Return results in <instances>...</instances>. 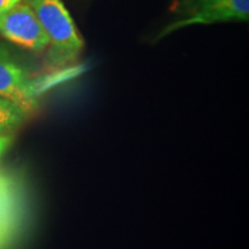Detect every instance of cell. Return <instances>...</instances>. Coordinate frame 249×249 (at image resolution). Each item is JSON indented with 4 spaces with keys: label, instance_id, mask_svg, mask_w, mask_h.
<instances>
[{
    "label": "cell",
    "instance_id": "cell-1",
    "mask_svg": "<svg viewBox=\"0 0 249 249\" xmlns=\"http://www.w3.org/2000/svg\"><path fill=\"white\" fill-rule=\"evenodd\" d=\"M49 40L46 67L53 71L70 68L79 60L85 40L61 0H28Z\"/></svg>",
    "mask_w": 249,
    "mask_h": 249
},
{
    "label": "cell",
    "instance_id": "cell-2",
    "mask_svg": "<svg viewBox=\"0 0 249 249\" xmlns=\"http://www.w3.org/2000/svg\"><path fill=\"white\" fill-rule=\"evenodd\" d=\"M76 70L59 71L45 77H35L18 60L5 44L0 42V97L14 102L28 114L37 107L42 92L60 81L68 80Z\"/></svg>",
    "mask_w": 249,
    "mask_h": 249
},
{
    "label": "cell",
    "instance_id": "cell-3",
    "mask_svg": "<svg viewBox=\"0 0 249 249\" xmlns=\"http://www.w3.org/2000/svg\"><path fill=\"white\" fill-rule=\"evenodd\" d=\"M171 20L156 35V40L193 26L220 22H247L249 0H174Z\"/></svg>",
    "mask_w": 249,
    "mask_h": 249
},
{
    "label": "cell",
    "instance_id": "cell-4",
    "mask_svg": "<svg viewBox=\"0 0 249 249\" xmlns=\"http://www.w3.org/2000/svg\"><path fill=\"white\" fill-rule=\"evenodd\" d=\"M0 35L33 52H43L49 48L48 37L35 12L24 0L0 14Z\"/></svg>",
    "mask_w": 249,
    "mask_h": 249
},
{
    "label": "cell",
    "instance_id": "cell-5",
    "mask_svg": "<svg viewBox=\"0 0 249 249\" xmlns=\"http://www.w3.org/2000/svg\"><path fill=\"white\" fill-rule=\"evenodd\" d=\"M23 218V201L20 185L13 177L0 172V230L17 233Z\"/></svg>",
    "mask_w": 249,
    "mask_h": 249
},
{
    "label": "cell",
    "instance_id": "cell-6",
    "mask_svg": "<svg viewBox=\"0 0 249 249\" xmlns=\"http://www.w3.org/2000/svg\"><path fill=\"white\" fill-rule=\"evenodd\" d=\"M28 113L14 102L0 97V135L12 133L23 123Z\"/></svg>",
    "mask_w": 249,
    "mask_h": 249
},
{
    "label": "cell",
    "instance_id": "cell-7",
    "mask_svg": "<svg viewBox=\"0 0 249 249\" xmlns=\"http://www.w3.org/2000/svg\"><path fill=\"white\" fill-rule=\"evenodd\" d=\"M14 136L12 133L8 134H2L0 135V160H1L2 156L5 155V152L11 148L12 143H13Z\"/></svg>",
    "mask_w": 249,
    "mask_h": 249
},
{
    "label": "cell",
    "instance_id": "cell-8",
    "mask_svg": "<svg viewBox=\"0 0 249 249\" xmlns=\"http://www.w3.org/2000/svg\"><path fill=\"white\" fill-rule=\"evenodd\" d=\"M17 236V233L0 230V249H7Z\"/></svg>",
    "mask_w": 249,
    "mask_h": 249
},
{
    "label": "cell",
    "instance_id": "cell-9",
    "mask_svg": "<svg viewBox=\"0 0 249 249\" xmlns=\"http://www.w3.org/2000/svg\"><path fill=\"white\" fill-rule=\"evenodd\" d=\"M20 1H22V0H0V14H2L4 12L13 7L14 5L18 4Z\"/></svg>",
    "mask_w": 249,
    "mask_h": 249
},
{
    "label": "cell",
    "instance_id": "cell-10",
    "mask_svg": "<svg viewBox=\"0 0 249 249\" xmlns=\"http://www.w3.org/2000/svg\"><path fill=\"white\" fill-rule=\"evenodd\" d=\"M24 1H28V0H24Z\"/></svg>",
    "mask_w": 249,
    "mask_h": 249
}]
</instances>
